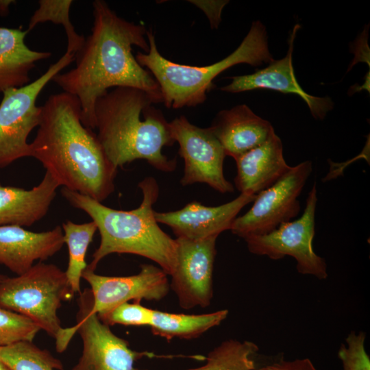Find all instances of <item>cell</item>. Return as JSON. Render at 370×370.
I'll return each instance as SVG.
<instances>
[{
    "label": "cell",
    "mask_w": 370,
    "mask_h": 370,
    "mask_svg": "<svg viewBox=\"0 0 370 370\" xmlns=\"http://www.w3.org/2000/svg\"><path fill=\"white\" fill-rule=\"evenodd\" d=\"M92 8L93 26L75 55V66L52 79L78 99L82 123L91 130L95 129V102L112 87L140 89L162 102L157 82L132 53L133 46L149 50L145 26L119 16L103 0L94 1Z\"/></svg>",
    "instance_id": "cell-1"
},
{
    "label": "cell",
    "mask_w": 370,
    "mask_h": 370,
    "mask_svg": "<svg viewBox=\"0 0 370 370\" xmlns=\"http://www.w3.org/2000/svg\"><path fill=\"white\" fill-rule=\"evenodd\" d=\"M37 159L60 186L99 202L114 191L117 168L97 134L81 121L78 99L62 92L41 106L36 135L30 143Z\"/></svg>",
    "instance_id": "cell-2"
},
{
    "label": "cell",
    "mask_w": 370,
    "mask_h": 370,
    "mask_svg": "<svg viewBox=\"0 0 370 370\" xmlns=\"http://www.w3.org/2000/svg\"><path fill=\"white\" fill-rule=\"evenodd\" d=\"M153 103L156 102L149 94L130 87H116L96 101L97 136L117 169L140 159L163 172L175 169L176 158L162 153L175 143L169 122Z\"/></svg>",
    "instance_id": "cell-3"
},
{
    "label": "cell",
    "mask_w": 370,
    "mask_h": 370,
    "mask_svg": "<svg viewBox=\"0 0 370 370\" xmlns=\"http://www.w3.org/2000/svg\"><path fill=\"white\" fill-rule=\"evenodd\" d=\"M140 206L131 210L109 208L88 196L63 188L62 196L74 208L86 212L94 221L101 240L87 269L95 271L99 262L111 254H131L156 262L167 274L174 271L177 243L165 233L155 219L153 208L159 195V186L153 177L143 180Z\"/></svg>",
    "instance_id": "cell-4"
},
{
    "label": "cell",
    "mask_w": 370,
    "mask_h": 370,
    "mask_svg": "<svg viewBox=\"0 0 370 370\" xmlns=\"http://www.w3.org/2000/svg\"><path fill=\"white\" fill-rule=\"evenodd\" d=\"M147 37L149 51L138 52L135 58L152 73L160 87L162 103L168 108L194 107L204 103L214 79L231 66L238 64L257 66L273 60L265 27L259 21L253 22L246 36L231 54L204 66L181 64L167 60L160 53L152 31H147Z\"/></svg>",
    "instance_id": "cell-5"
},
{
    "label": "cell",
    "mask_w": 370,
    "mask_h": 370,
    "mask_svg": "<svg viewBox=\"0 0 370 370\" xmlns=\"http://www.w3.org/2000/svg\"><path fill=\"white\" fill-rule=\"evenodd\" d=\"M73 295L65 271L39 262L21 275L5 277L0 284V306L25 316L56 338L62 329L58 310Z\"/></svg>",
    "instance_id": "cell-6"
},
{
    "label": "cell",
    "mask_w": 370,
    "mask_h": 370,
    "mask_svg": "<svg viewBox=\"0 0 370 370\" xmlns=\"http://www.w3.org/2000/svg\"><path fill=\"white\" fill-rule=\"evenodd\" d=\"M92 302L90 289L80 293L77 323L62 328L56 338V350L61 353L77 332L81 336L82 354L71 370H138L134 367L136 360L145 356L158 357L153 353L132 349L127 341L115 335L97 314L91 312Z\"/></svg>",
    "instance_id": "cell-7"
},
{
    "label": "cell",
    "mask_w": 370,
    "mask_h": 370,
    "mask_svg": "<svg viewBox=\"0 0 370 370\" xmlns=\"http://www.w3.org/2000/svg\"><path fill=\"white\" fill-rule=\"evenodd\" d=\"M74 60L75 55L65 52L34 81L3 92L0 103V169L21 158L32 157L27 138L39 125L41 106L36 105L38 95L54 76Z\"/></svg>",
    "instance_id": "cell-8"
},
{
    "label": "cell",
    "mask_w": 370,
    "mask_h": 370,
    "mask_svg": "<svg viewBox=\"0 0 370 370\" xmlns=\"http://www.w3.org/2000/svg\"><path fill=\"white\" fill-rule=\"evenodd\" d=\"M317 201L314 183L308 193L301 217L282 223L267 234L243 238L248 250L254 254L265 256L272 260L291 256L297 262L296 268L299 273L312 275L319 280L326 279V262L324 258L314 252L312 246Z\"/></svg>",
    "instance_id": "cell-9"
},
{
    "label": "cell",
    "mask_w": 370,
    "mask_h": 370,
    "mask_svg": "<svg viewBox=\"0 0 370 370\" xmlns=\"http://www.w3.org/2000/svg\"><path fill=\"white\" fill-rule=\"evenodd\" d=\"M312 171L310 160L291 166L273 185L256 195L251 208L236 217L230 230L243 238L267 234L300 211L298 197Z\"/></svg>",
    "instance_id": "cell-10"
},
{
    "label": "cell",
    "mask_w": 370,
    "mask_h": 370,
    "mask_svg": "<svg viewBox=\"0 0 370 370\" xmlns=\"http://www.w3.org/2000/svg\"><path fill=\"white\" fill-rule=\"evenodd\" d=\"M172 137L179 145V155L184 162L182 186L204 183L214 190L234 192V186L223 173L227 156L221 143L211 128H203L189 122L184 116L169 122Z\"/></svg>",
    "instance_id": "cell-11"
},
{
    "label": "cell",
    "mask_w": 370,
    "mask_h": 370,
    "mask_svg": "<svg viewBox=\"0 0 370 370\" xmlns=\"http://www.w3.org/2000/svg\"><path fill=\"white\" fill-rule=\"evenodd\" d=\"M217 237L201 240L175 239L176 264L171 274V287L184 309L205 308L211 302Z\"/></svg>",
    "instance_id": "cell-12"
},
{
    "label": "cell",
    "mask_w": 370,
    "mask_h": 370,
    "mask_svg": "<svg viewBox=\"0 0 370 370\" xmlns=\"http://www.w3.org/2000/svg\"><path fill=\"white\" fill-rule=\"evenodd\" d=\"M82 278L90 286L91 312L97 315L130 300L160 301L170 288L167 274L160 267L149 264H142L138 273L123 277L100 275L86 268Z\"/></svg>",
    "instance_id": "cell-13"
},
{
    "label": "cell",
    "mask_w": 370,
    "mask_h": 370,
    "mask_svg": "<svg viewBox=\"0 0 370 370\" xmlns=\"http://www.w3.org/2000/svg\"><path fill=\"white\" fill-rule=\"evenodd\" d=\"M256 197L252 193H241L232 201L217 206L193 201L177 210L155 211L154 216L158 223L170 227L177 238L201 240L219 236L230 230L239 212Z\"/></svg>",
    "instance_id": "cell-14"
},
{
    "label": "cell",
    "mask_w": 370,
    "mask_h": 370,
    "mask_svg": "<svg viewBox=\"0 0 370 370\" xmlns=\"http://www.w3.org/2000/svg\"><path fill=\"white\" fill-rule=\"evenodd\" d=\"M299 28L294 26L288 39V50L282 59L273 60L269 66L254 73L231 77L232 82L221 88L224 92L236 93L258 88H267L299 96L308 105L312 116L322 120L334 107L328 97H314L305 92L296 79L292 63L294 40Z\"/></svg>",
    "instance_id": "cell-15"
},
{
    "label": "cell",
    "mask_w": 370,
    "mask_h": 370,
    "mask_svg": "<svg viewBox=\"0 0 370 370\" xmlns=\"http://www.w3.org/2000/svg\"><path fill=\"white\" fill-rule=\"evenodd\" d=\"M64 244L60 226L34 232L18 225H0V264L21 275L36 260H45L58 252Z\"/></svg>",
    "instance_id": "cell-16"
},
{
    "label": "cell",
    "mask_w": 370,
    "mask_h": 370,
    "mask_svg": "<svg viewBox=\"0 0 370 370\" xmlns=\"http://www.w3.org/2000/svg\"><path fill=\"white\" fill-rule=\"evenodd\" d=\"M226 156L234 159L267 141L275 133L271 124L241 104L220 111L210 127Z\"/></svg>",
    "instance_id": "cell-17"
},
{
    "label": "cell",
    "mask_w": 370,
    "mask_h": 370,
    "mask_svg": "<svg viewBox=\"0 0 370 370\" xmlns=\"http://www.w3.org/2000/svg\"><path fill=\"white\" fill-rule=\"evenodd\" d=\"M234 160L237 167L234 185L241 193L258 194L273 185L291 167L284 158L282 143L275 133L264 143Z\"/></svg>",
    "instance_id": "cell-18"
},
{
    "label": "cell",
    "mask_w": 370,
    "mask_h": 370,
    "mask_svg": "<svg viewBox=\"0 0 370 370\" xmlns=\"http://www.w3.org/2000/svg\"><path fill=\"white\" fill-rule=\"evenodd\" d=\"M59 184L48 173L29 190L0 184V225L29 227L42 219L56 195Z\"/></svg>",
    "instance_id": "cell-19"
},
{
    "label": "cell",
    "mask_w": 370,
    "mask_h": 370,
    "mask_svg": "<svg viewBox=\"0 0 370 370\" xmlns=\"http://www.w3.org/2000/svg\"><path fill=\"white\" fill-rule=\"evenodd\" d=\"M27 29L0 27V92L29 84V73L49 51L31 49L25 44Z\"/></svg>",
    "instance_id": "cell-20"
},
{
    "label": "cell",
    "mask_w": 370,
    "mask_h": 370,
    "mask_svg": "<svg viewBox=\"0 0 370 370\" xmlns=\"http://www.w3.org/2000/svg\"><path fill=\"white\" fill-rule=\"evenodd\" d=\"M227 314V310L201 314H178L153 310L149 327L154 335L168 341L173 338L192 339L219 325Z\"/></svg>",
    "instance_id": "cell-21"
},
{
    "label": "cell",
    "mask_w": 370,
    "mask_h": 370,
    "mask_svg": "<svg viewBox=\"0 0 370 370\" xmlns=\"http://www.w3.org/2000/svg\"><path fill=\"white\" fill-rule=\"evenodd\" d=\"M64 244L69 251V261L65 273L71 291L80 293V280L82 273L87 267L86 256L88 247L97 230L92 221L75 223L66 220L62 225Z\"/></svg>",
    "instance_id": "cell-22"
},
{
    "label": "cell",
    "mask_w": 370,
    "mask_h": 370,
    "mask_svg": "<svg viewBox=\"0 0 370 370\" xmlns=\"http://www.w3.org/2000/svg\"><path fill=\"white\" fill-rule=\"evenodd\" d=\"M258 350L251 341L228 339L208 353L204 365L188 370H255L252 356Z\"/></svg>",
    "instance_id": "cell-23"
},
{
    "label": "cell",
    "mask_w": 370,
    "mask_h": 370,
    "mask_svg": "<svg viewBox=\"0 0 370 370\" xmlns=\"http://www.w3.org/2000/svg\"><path fill=\"white\" fill-rule=\"evenodd\" d=\"M0 360L11 370H63L61 361L32 341L0 347Z\"/></svg>",
    "instance_id": "cell-24"
},
{
    "label": "cell",
    "mask_w": 370,
    "mask_h": 370,
    "mask_svg": "<svg viewBox=\"0 0 370 370\" xmlns=\"http://www.w3.org/2000/svg\"><path fill=\"white\" fill-rule=\"evenodd\" d=\"M71 0H40L38 8L30 18L27 30L33 29L38 24L52 22L63 26L66 37V53L75 55L82 47L85 38L78 34L70 20Z\"/></svg>",
    "instance_id": "cell-25"
},
{
    "label": "cell",
    "mask_w": 370,
    "mask_h": 370,
    "mask_svg": "<svg viewBox=\"0 0 370 370\" xmlns=\"http://www.w3.org/2000/svg\"><path fill=\"white\" fill-rule=\"evenodd\" d=\"M40 330L25 316L0 306V347L32 341Z\"/></svg>",
    "instance_id": "cell-26"
},
{
    "label": "cell",
    "mask_w": 370,
    "mask_h": 370,
    "mask_svg": "<svg viewBox=\"0 0 370 370\" xmlns=\"http://www.w3.org/2000/svg\"><path fill=\"white\" fill-rule=\"evenodd\" d=\"M153 309L143 306L138 302H125L110 311L98 315L102 322L108 325L121 324L133 326H149Z\"/></svg>",
    "instance_id": "cell-27"
},
{
    "label": "cell",
    "mask_w": 370,
    "mask_h": 370,
    "mask_svg": "<svg viewBox=\"0 0 370 370\" xmlns=\"http://www.w3.org/2000/svg\"><path fill=\"white\" fill-rule=\"evenodd\" d=\"M366 334L351 332L342 344L338 356L343 363V370H370V359L365 348Z\"/></svg>",
    "instance_id": "cell-28"
},
{
    "label": "cell",
    "mask_w": 370,
    "mask_h": 370,
    "mask_svg": "<svg viewBox=\"0 0 370 370\" xmlns=\"http://www.w3.org/2000/svg\"><path fill=\"white\" fill-rule=\"evenodd\" d=\"M188 1L204 11L212 29L217 28L221 21V11L228 2V1L203 0H191Z\"/></svg>",
    "instance_id": "cell-29"
},
{
    "label": "cell",
    "mask_w": 370,
    "mask_h": 370,
    "mask_svg": "<svg viewBox=\"0 0 370 370\" xmlns=\"http://www.w3.org/2000/svg\"><path fill=\"white\" fill-rule=\"evenodd\" d=\"M255 370H317L309 358L282 360Z\"/></svg>",
    "instance_id": "cell-30"
},
{
    "label": "cell",
    "mask_w": 370,
    "mask_h": 370,
    "mask_svg": "<svg viewBox=\"0 0 370 370\" xmlns=\"http://www.w3.org/2000/svg\"><path fill=\"white\" fill-rule=\"evenodd\" d=\"M14 1L0 0V16H6L9 13V7Z\"/></svg>",
    "instance_id": "cell-31"
},
{
    "label": "cell",
    "mask_w": 370,
    "mask_h": 370,
    "mask_svg": "<svg viewBox=\"0 0 370 370\" xmlns=\"http://www.w3.org/2000/svg\"><path fill=\"white\" fill-rule=\"evenodd\" d=\"M0 370H11L4 362L0 360Z\"/></svg>",
    "instance_id": "cell-32"
},
{
    "label": "cell",
    "mask_w": 370,
    "mask_h": 370,
    "mask_svg": "<svg viewBox=\"0 0 370 370\" xmlns=\"http://www.w3.org/2000/svg\"><path fill=\"white\" fill-rule=\"evenodd\" d=\"M5 275H0V284L2 282V280L5 278Z\"/></svg>",
    "instance_id": "cell-33"
}]
</instances>
